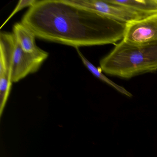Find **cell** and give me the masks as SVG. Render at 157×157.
<instances>
[{
  "mask_svg": "<svg viewBox=\"0 0 157 157\" xmlns=\"http://www.w3.org/2000/svg\"><path fill=\"white\" fill-rule=\"evenodd\" d=\"M76 49L80 58L82 61V63L84 64V66L87 68V69L92 73L93 75H94L95 77L98 78L101 80L102 81L104 82L107 83L108 85L112 86V87L114 88L117 91L119 92L122 94H124L127 97H132V94L130 92L126 90H125L124 88H123L122 86L116 84V83L113 82V81L109 79L105 75H104L102 73V70L101 68L96 67L93 64H92L89 60H88L86 58V57L82 55L80 50L78 48H77Z\"/></svg>",
  "mask_w": 157,
  "mask_h": 157,
  "instance_id": "cell-9",
  "label": "cell"
},
{
  "mask_svg": "<svg viewBox=\"0 0 157 157\" xmlns=\"http://www.w3.org/2000/svg\"><path fill=\"white\" fill-rule=\"evenodd\" d=\"M123 40L133 44L157 42V13L126 24Z\"/></svg>",
  "mask_w": 157,
  "mask_h": 157,
  "instance_id": "cell-4",
  "label": "cell"
},
{
  "mask_svg": "<svg viewBox=\"0 0 157 157\" xmlns=\"http://www.w3.org/2000/svg\"><path fill=\"white\" fill-rule=\"evenodd\" d=\"M71 1L75 4L90 9L107 18L125 24L147 17L112 3L110 0Z\"/></svg>",
  "mask_w": 157,
  "mask_h": 157,
  "instance_id": "cell-3",
  "label": "cell"
},
{
  "mask_svg": "<svg viewBox=\"0 0 157 157\" xmlns=\"http://www.w3.org/2000/svg\"><path fill=\"white\" fill-rule=\"evenodd\" d=\"M13 31L16 41L25 52L44 61L47 59L48 53L36 45L35 35L23 24L16 23Z\"/></svg>",
  "mask_w": 157,
  "mask_h": 157,
  "instance_id": "cell-7",
  "label": "cell"
},
{
  "mask_svg": "<svg viewBox=\"0 0 157 157\" xmlns=\"http://www.w3.org/2000/svg\"><path fill=\"white\" fill-rule=\"evenodd\" d=\"M100 64L105 73L123 78L156 71L157 42L133 44L121 40Z\"/></svg>",
  "mask_w": 157,
  "mask_h": 157,
  "instance_id": "cell-2",
  "label": "cell"
},
{
  "mask_svg": "<svg viewBox=\"0 0 157 157\" xmlns=\"http://www.w3.org/2000/svg\"><path fill=\"white\" fill-rule=\"evenodd\" d=\"M15 38L13 33H0V82L12 83L13 56Z\"/></svg>",
  "mask_w": 157,
  "mask_h": 157,
  "instance_id": "cell-6",
  "label": "cell"
},
{
  "mask_svg": "<svg viewBox=\"0 0 157 157\" xmlns=\"http://www.w3.org/2000/svg\"><path fill=\"white\" fill-rule=\"evenodd\" d=\"M21 22L40 39L75 48L116 44L126 27L71 0L37 1Z\"/></svg>",
  "mask_w": 157,
  "mask_h": 157,
  "instance_id": "cell-1",
  "label": "cell"
},
{
  "mask_svg": "<svg viewBox=\"0 0 157 157\" xmlns=\"http://www.w3.org/2000/svg\"><path fill=\"white\" fill-rule=\"evenodd\" d=\"M44 61L25 52L15 39L13 56V82H18L29 74L36 72Z\"/></svg>",
  "mask_w": 157,
  "mask_h": 157,
  "instance_id": "cell-5",
  "label": "cell"
},
{
  "mask_svg": "<svg viewBox=\"0 0 157 157\" xmlns=\"http://www.w3.org/2000/svg\"><path fill=\"white\" fill-rule=\"evenodd\" d=\"M112 3L147 16L157 13V0H110Z\"/></svg>",
  "mask_w": 157,
  "mask_h": 157,
  "instance_id": "cell-8",
  "label": "cell"
},
{
  "mask_svg": "<svg viewBox=\"0 0 157 157\" xmlns=\"http://www.w3.org/2000/svg\"><path fill=\"white\" fill-rule=\"evenodd\" d=\"M37 1H36V0H20V1L18 2L17 6L15 7L13 11L11 14L10 15V17L7 19V20H6L5 22L3 24L2 27L12 17H13V15H15L18 12L23 10L25 8H27V7L30 8V7H32L33 5H34V4L36 3Z\"/></svg>",
  "mask_w": 157,
  "mask_h": 157,
  "instance_id": "cell-10",
  "label": "cell"
}]
</instances>
